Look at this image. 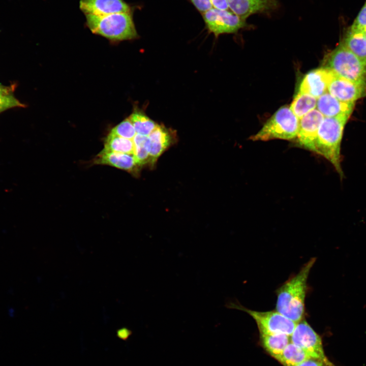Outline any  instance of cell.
I'll return each mask as SVG.
<instances>
[{
    "mask_svg": "<svg viewBox=\"0 0 366 366\" xmlns=\"http://www.w3.org/2000/svg\"><path fill=\"white\" fill-rule=\"evenodd\" d=\"M315 261L311 258L277 290L276 310L296 323L304 319L307 280Z\"/></svg>",
    "mask_w": 366,
    "mask_h": 366,
    "instance_id": "cell-1",
    "label": "cell"
},
{
    "mask_svg": "<svg viewBox=\"0 0 366 366\" xmlns=\"http://www.w3.org/2000/svg\"><path fill=\"white\" fill-rule=\"evenodd\" d=\"M347 116L324 117L317 133L315 152L327 160L341 176L343 175L341 166V145Z\"/></svg>",
    "mask_w": 366,
    "mask_h": 366,
    "instance_id": "cell-2",
    "label": "cell"
},
{
    "mask_svg": "<svg viewBox=\"0 0 366 366\" xmlns=\"http://www.w3.org/2000/svg\"><path fill=\"white\" fill-rule=\"evenodd\" d=\"M85 16L86 24L93 33L111 41H121L138 38L131 13Z\"/></svg>",
    "mask_w": 366,
    "mask_h": 366,
    "instance_id": "cell-3",
    "label": "cell"
},
{
    "mask_svg": "<svg viewBox=\"0 0 366 366\" xmlns=\"http://www.w3.org/2000/svg\"><path fill=\"white\" fill-rule=\"evenodd\" d=\"M299 119L290 107L280 108L264 124L262 128L250 137L253 141H268L273 139L290 140L295 139L298 130Z\"/></svg>",
    "mask_w": 366,
    "mask_h": 366,
    "instance_id": "cell-4",
    "label": "cell"
},
{
    "mask_svg": "<svg viewBox=\"0 0 366 366\" xmlns=\"http://www.w3.org/2000/svg\"><path fill=\"white\" fill-rule=\"evenodd\" d=\"M325 65L336 75L366 86V63L342 43L329 54Z\"/></svg>",
    "mask_w": 366,
    "mask_h": 366,
    "instance_id": "cell-5",
    "label": "cell"
},
{
    "mask_svg": "<svg viewBox=\"0 0 366 366\" xmlns=\"http://www.w3.org/2000/svg\"><path fill=\"white\" fill-rule=\"evenodd\" d=\"M228 309L240 310L250 315L255 320L261 334L283 333L290 336L296 323L277 310L259 312L248 309L238 302L229 301L225 304Z\"/></svg>",
    "mask_w": 366,
    "mask_h": 366,
    "instance_id": "cell-6",
    "label": "cell"
},
{
    "mask_svg": "<svg viewBox=\"0 0 366 366\" xmlns=\"http://www.w3.org/2000/svg\"><path fill=\"white\" fill-rule=\"evenodd\" d=\"M202 15L207 29L216 37L223 34L236 33L247 25L246 20L230 10H223L212 7Z\"/></svg>",
    "mask_w": 366,
    "mask_h": 366,
    "instance_id": "cell-7",
    "label": "cell"
},
{
    "mask_svg": "<svg viewBox=\"0 0 366 366\" xmlns=\"http://www.w3.org/2000/svg\"><path fill=\"white\" fill-rule=\"evenodd\" d=\"M290 341L310 353L314 358L329 360L324 351L321 337L304 319L296 323L290 336Z\"/></svg>",
    "mask_w": 366,
    "mask_h": 366,
    "instance_id": "cell-8",
    "label": "cell"
},
{
    "mask_svg": "<svg viewBox=\"0 0 366 366\" xmlns=\"http://www.w3.org/2000/svg\"><path fill=\"white\" fill-rule=\"evenodd\" d=\"M324 116L317 109L308 112L299 119L296 143L298 146L315 152V143L319 126Z\"/></svg>",
    "mask_w": 366,
    "mask_h": 366,
    "instance_id": "cell-9",
    "label": "cell"
},
{
    "mask_svg": "<svg viewBox=\"0 0 366 366\" xmlns=\"http://www.w3.org/2000/svg\"><path fill=\"white\" fill-rule=\"evenodd\" d=\"M327 92L341 102H354L366 96V86L341 77L334 73L328 85Z\"/></svg>",
    "mask_w": 366,
    "mask_h": 366,
    "instance_id": "cell-10",
    "label": "cell"
},
{
    "mask_svg": "<svg viewBox=\"0 0 366 366\" xmlns=\"http://www.w3.org/2000/svg\"><path fill=\"white\" fill-rule=\"evenodd\" d=\"M333 75L334 72L326 67L312 70L301 80L298 92L317 99L327 92L328 84Z\"/></svg>",
    "mask_w": 366,
    "mask_h": 366,
    "instance_id": "cell-11",
    "label": "cell"
},
{
    "mask_svg": "<svg viewBox=\"0 0 366 366\" xmlns=\"http://www.w3.org/2000/svg\"><path fill=\"white\" fill-rule=\"evenodd\" d=\"M229 10L246 20L251 15L268 12L279 6L278 0H226Z\"/></svg>",
    "mask_w": 366,
    "mask_h": 366,
    "instance_id": "cell-12",
    "label": "cell"
},
{
    "mask_svg": "<svg viewBox=\"0 0 366 366\" xmlns=\"http://www.w3.org/2000/svg\"><path fill=\"white\" fill-rule=\"evenodd\" d=\"M79 8L85 15L104 16L131 13V7L123 0H80Z\"/></svg>",
    "mask_w": 366,
    "mask_h": 366,
    "instance_id": "cell-13",
    "label": "cell"
},
{
    "mask_svg": "<svg viewBox=\"0 0 366 366\" xmlns=\"http://www.w3.org/2000/svg\"><path fill=\"white\" fill-rule=\"evenodd\" d=\"M354 103H344L338 100L328 92L317 98V109L324 117L347 116L349 117Z\"/></svg>",
    "mask_w": 366,
    "mask_h": 366,
    "instance_id": "cell-14",
    "label": "cell"
},
{
    "mask_svg": "<svg viewBox=\"0 0 366 366\" xmlns=\"http://www.w3.org/2000/svg\"><path fill=\"white\" fill-rule=\"evenodd\" d=\"M171 137L170 133L163 126L157 127L146 136L144 146L152 161L157 159L170 145Z\"/></svg>",
    "mask_w": 366,
    "mask_h": 366,
    "instance_id": "cell-15",
    "label": "cell"
},
{
    "mask_svg": "<svg viewBox=\"0 0 366 366\" xmlns=\"http://www.w3.org/2000/svg\"><path fill=\"white\" fill-rule=\"evenodd\" d=\"M94 163L107 165L126 171H132L139 166L134 155L102 150Z\"/></svg>",
    "mask_w": 366,
    "mask_h": 366,
    "instance_id": "cell-16",
    "label": "cell"
},
{
    "mask_svg": "<svg viewBox=\"0 0 366 366\" xmlns=\"http://www.w3.org/2000/svg\"><path fill=\"white\" fill-rule=\"evenodd\" d=\"M348 49L366 63V38L362 30L347 29L341 42Z\"/></svg>",
    "mask_w": 366,
    "mask_h": 366,
    "instance_id": "cell-17",
    "label": "cell"
},
{
    "mask_svg": "<svg viewBox=\"0 0 366 366\" xmlns=\"http://www.w3.org/2000/svg\"><path fill=\"white\" fill-rule=\"evenodd\" d=\"M260 339L264 349L276 359L291 342L290 336L283 333L261 334Z\"/></svg>",
    "mask_w": 366,
    "mask_h": 366,
    "instance_id": "cell-18",
    "label": "cell"
},
{
    "mask_svg": "<svg viewBox=\"0 0 366 366\" xmlns=\"http://www.w3.org/2000/svg\"><path fill=\"white\" fill-rule=\"evenodd\" d=\"M311 358L314 357L310 353L290 342L276 360L283 366H295Z\"/></svg>",
    "mask_w": 366,
    "mask_h": 366,
    "instance_id": "cell-19",
    "label": "cell"
},
{
    "mask_svg": "<svg viewBox=\"0 0 366 366\" xmlns=\"http://www.w3.org/2000/svg\"><path fill=\"white\" fill-rule=\"evenodd\" d=\"M317 99L304 93L298 92L290 108L299 119L316 107Z\"/></svg>",
    "mask_w": 366,
    "mask_h": 366,
    "instance_id": "cell-20",
    "label": "cell"
},
{
    "mask_svg": "<svg viewBox=\"0 0 366 366\" xmlns=\"http://www.w3.org/2000/svg\"><path fill=\"white\" fill-rule=\"evenodd\" d=\"M135 146L133 139L124 138L109 133L106 138L104 147L106 151H112L134 155Z\"/></svg>",
    "mask_w": 366,
    "mask_h": 366,
    "instance_id": "cell-21",
    "label": "cell"
},
{
    "mask_svg": "<svg viewBox=\"0 0 366 366\" xmlns=\"http://www.w3.org/2000/svg\"><path fill=\"white\" fill-rule=\"evenodd\" d=\"M129 118L136 133L143 136H148L158 125L144 113L138 111H134Z\"/></svg>",
    "mask_w": 366,
    "mask_h": 366,
    "instance_id": "cell-22",
    "label": "cell"
},
{
    "mask_svg": "<svg viewBox=\"0 0 366 366\" xmlns=\"http://www.w3.org/2000/svg\"><path fill=\"white\" fill-rule=\"evenodd\" d=\"M24 106V105L14 96L12 87L0 83V113L12 108Z\"/></svg>",
    "mask_w": 366,
    "mask_h": 366,
    "instance_id": "cell-23",
    "label": "cell"
},
{
    "mask_svg": "<svg viewBox=\"0 0 366 366\" xmlns=\"http://www.w3.org/2000/svg\"><path fill=\"white\" fill-rule=\"evenodd\" d=\"M110 133L129 139H133L137 134L129 118H126L114 127Z\"/></svg>",
    "mask_w": 366,
    "mask_h": 366,
    "instance_id": "cell-24",
    "label": "cell"
},
{
    "mask_svg": "<svg viewBox=\"0 0 366 366\" xmlns=\"http://www.w3.org/2000/svg\"><path fill=\"white\" fill-rule=\"evenodd\" d=\"M350 27L361 30L366 28V0Z\"/></svg>",
    "mask_w": 366,
    "mask_h": 366,
    "instance_id": "cell-25",
    "label": "cell"
},
{
    "mask_svg": "<svg viewBox=\"0 0 366 366\" xmlns=\"http://www.w3.org/2000/svg\"><path fill=\"white\" fill-rule=\"evenodd\" d=\"M295 366H334V365L329 360L326 361L311 358L304 360Z\"/></svg>",
    "mask_w": 366,
    "mask_h": 366,
    "instance_id": "cell-26",
    "label": "cell"
},
{
    "mask_svg": "<svg viewBox=\"0 0 366 366\" xmlns=\"http://www.w3.org/2000/svg\"><path fill=\"white\" fill-rule=\"evenodd\" d=\"M200 13H203L212 8L209 0H190Z\"/></svg>",
    "mask_w": 366,
    "mask_h": 366,
    "instance_id": "cell-27",
    "label": "cell"
},
{
    "mask_svg": "<svg viewBox=\"0 0 366 366\" xmlns=\"http://www.w3.org/2000/svg\"><path fill=\"white\" fill-rule=\"evenodd\" d=\"M214 8L219 10H229L226 0H209Z\"/></svg>",
    "mask_w": 366,
    "mask_h": 366,
    "instance_id": "cell-28",
    "label": "cell"
},
{
    "mask_svg": "<svg viewBox=\"0 0 366 366\" xmlns=\"http://www.w3.org/2000/svg\"><path fill=\"white\" fill-rule=\"evenodd\" d=\"M362 31H363V34H364V36H365V38H366V28H364L363 30H362Z\"/></svg>",
    "mask_w": 366,
    "mask_h": 366,
    "instance_id": "cell-29",
    "label": "cell"
}]
</instances>
